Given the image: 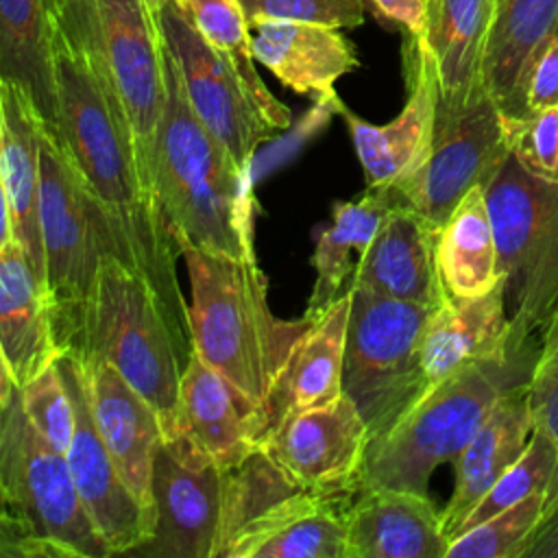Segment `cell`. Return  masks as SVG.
Here are the masks:
<instances>
[{
	"instance_id": "6da1fadb",
	"label": "cell",
	"mask_w": 558,
	"mask_h": 558,
	"mask_svg": "<svg viewBox=\"0 0 558 558\" xmlns=\"http://www.w3.org/2000/svg\"><path fill=\"white\" fill-rule=\"evenodd\" d=\"M52 65L57 135L100 211L113 255L159 294L183 351L192 353L187 301L177 279L181 251L148 192L129 120L100 50L87 0H54Z\"/></svg>"
},
{
	"instance_id": "7a4b0ae2",
	"label": "cell",
	"mask_w": 558,
	"mask_h": 558,
	"mask_svg": "<svg viewBox=\"0 0 558 558\" xmlns=\"http://www.w3.org/2000/svg\"><path fill=\"white\" fill-rule=\"evenodd\" d=\"M163 48V111L157 135L155 196L183 248L255 257L251 170L203 124L190 105L172 52Z\"/></svg>"
},
{
	"instance_id": "3957f363",
	"label": "cell",
	"mask_w": 558,
	"mask_h": 558,
	"mask_svg": "<svg viewBox=\"0 0 558 558\" xmlns=\"http://www.w3.org/2000/svg\"><path fill=\"white\" fill-rule=\"evenodd\" d=\"M181 257L190 279L192 351L238 392L253 414L259 440L270 384L312 316L286 320L272 314L268 279L257 257H233L209 248H183Z\"/></svg>"
},
{
	"instance_id": "277c9868",
	"label": "cell",
	"mask_w": 558,
	"mask_h": 558,
	"mask_svg": "<svg viewBox=\"0 0 558 558\" xmlns=\"http://www.w3.org/2000/svg\"><path fill=\"white\" fill-rule=\"evenodd\" d=\"M538 340L473 362L429 386L395 425L366 445L357 490L403 488L427 493L436 466L453 462L495 403L530 384Z\"/></svg>"
},
{
	"instance_id": "5b68a950",
	"label": "cell",
	"mask_w": 558,
	"mask_h": 558,
	"mask_svg": "<svg viewBox=\"0 0 558 558\" xmlns=\"http://www.w3.org/2000/svg\"><path fill=\"white\" fill-rule=\"evenodd\" d=\"M63 353L111 364L157 410L168 432L187 353L155 288L118 255H102Z\"/></svg>"
},
{
	"instance_id": "8992f818",
	"label": "cell",
	"mask_w": 558,
	"mask_h": 558,
	"mask_svg": "<svg viewBox=\"0 0 558 558\" xmlns=\"http://www.w3.org/2000/svg\"><path fill=\"white\" fill-rule=\"evenodd\" d=\"M349 504L299 486L257 447L225 473L216 558H347Z\"/></svg>"
},
{
	"instance_id": "52a82bcc",
	"label": "cell",
	"mask_w": 558,
	"mask_h": 558,
	"mask_svg": "<svg viewBox=\"0 0 558 558\" xmlns=\"http://www.w3.org/2000/svg\"><path fill=\"white\" fill-rule=\"evenodd\" d=\"M510 338L538 340L558 307V183L506 157L484 185Z\"/></svg>"
},
{
	"instance_id": "ba28073f",
	"label": "cell",
	"mask_w": 558,
	"mask_h": 558,
	"mask_svg": "<svg viewBox=\"0 0 558 558\" xmlns=\"http://www.w3.org/2000/svg\"><path fill=\"white\" fill-rule=\"evenodd\" d=\"M349 294L342 390L375 438L427 390L421 342L434 307L355 286H349Z\"/></svg>"
},
{
	"instance_id": "9c48e42d",
	"label": "cell",
	"mask_w": 558,
	"mask_h": 558,
	"mask_svg": "<svg viewBox=\"0 0 558 558\" xmlns=\"http://www.w3.org/2000/svg\"><path fill=\"white\" fill-rule=\"evenodd\" d=\"M0 499L50 558L109 556L74 488L65 453L33 429L20 388L0 410Z\"/></svg>"
},
{
	"instance_id": "30bf717a",
	"label": "cell",
	"mask_w": 558,
	"mask_h": 558,
	"mask_svg": "<svg viewBox=\"0 0 558 558\" xmlns=\"http://www.w3.org/2000/svg\"><path fill=\"white\" fill-rule=\"evenodd\" d=\"M39 233L59 347L63 351L105 253H113L100 211L87 194L57 131L39 135Z\"/></svg>"
},
{
	"instance_id": "8fae6325",
	"label": "cell",
	"mask_w": 558,
	"mask_h": 558,
	"mask_svg": "<svg viewBox=\"0 0 558 558\" xmlns=\"http://www.w3.org/2000/svg\"><path fill=\"white\" fill-rule=\"evenodd\" d=\"M506 157L504 113L484 83L462 98H442L438 92L429 157L405 187L392 190L395 198L438 231L462 196L486 185Z\"/></svg>"
},
{
	"instance_id": "7c38bea8",
	"label": "cell",
	"mask_w": 558,
	"mask_h": 558,
	"mask_svg": "<svg viewBox=\"0 0 558 558\" xmlns=\"http://www.w3.org/2000/svg\"><path fill=\"white\" fill-rule=\"evenodd\" d=\"M87 4L131 126L142 179L155 196L157 135L163 111V48L157 15L146 0H87Z\"/></svg>"
},
{
	"instance_id": "4fadbf2b",
	"label": "cell",
	"mask_w": 558,
	"mask_h": 558,
	"mask_svg": "<svg viewBox=\"0 0 558 558\" xmlns=\"http://www.w3.org/2000/svg\"><path fill=\"white\" fill-rule=\"evenodd\" d=\"M368 427L347 392L281 418L262 447L299 486L351 501L368 445Z\"/></svg>"
},
{
	"instance_id": "5bb4252c",
	"label": "cell",
	"mask_w": 558,
	"mask_h": 558,
	"mask_svg": "<svg viewBox=\"0 0 558 558\" xmlns=\"http://www.w3.org/2000/svg\"><path fill=\"white\" fill-rule=\"evenodd\" d=\"M157 24L181 72L192 109L235 161L251 170L253 153L275 131L264 124L238 76L205 41L177 0H168L161 7Z\"/></svg>"
},
{
	"instance_id": "9a60e30c",
	"label": "cell",
	"mask_w": 558,
	"mask_h": 558,
	"mask_svg": "<svg viewBox=\"0 0 558 558\" xmlns=\"http://www.w3.org/2000/svg\"><path fill=\"white\" fill-rule=\"evenodd\" d=\"M74 401V434L65 449L74 488L109 556H129L155 530V519L122 480L87 405V395L72 355L59 360Z\"/></svg>"
},
{
	"instance_id": "2e32d148",
	"label": "cell",
	"mask_w": 558,
	"mask_h": 558,
	"mask_svg": "<svg viewBox=\"0 0 558 558\" xmlns=\"http://www.w3.org/2000/svg\"><path fill=\"white\" fill-rule=\"evenodd\" d=\"M403 61L408 100L395 120L371 124L349 111L340 98L333 105V111H338L349 126L366 187L401 190L429 157L438 100L436 65L416 35H410L403 48Z\"/></svg>"
},
{
	"instance_id": "e0dca14e",
	"label": "cell",
	"mask_w": 558,
	"mask_h": 558,
	"mask_svg": "<svg viewBox=\"0 0 558 558\" xmlns=\"http://www.w3.org/2000/svg\"><path fill=\"white\" fill-rule=\"evenodd\" d=\"M153 536L129 556L216 558L225 471L192 462L166 442L153 469Z\"/></svg>"
},
{
	"instance_id": "ac0fdd59",
	"label": "cell",
	"mask_w": 558,
	"mask_h": 558,
	"mask_svg": "<svg viewBox=\"0 0 558 558\" xmlns=\"http://www.w3.org/2000/svg\"><path fill=\"white\" fill-rule=\"evenodd\" d=\"M163 442L179 456L225 473L257 449L253 414L238 392L194 351L183 366L174 416Z\"/></svg>"
},
{
	"instance_id": "d6986e66",
	"label": "cell",
	"mask_w": 558,
	"mask_h": 558,
	"mask_svg": "<svg viewBox=\"0 0 558 558\" xmlns=\"http://www.w3.org/2000/svg\"><path fill=\"white\" fill-rule=\"evenodd\" d=\"M74 362L109 456L131 493L153 514V469L166 440L157 410L111 364L94 357H74Z\"/></svg>"
},
{
	"instance_id": "ffe728a7",
	"label": "cell",
	"mask_w": 558,
	"mask_h": 558,
	"mask_svg": "<svg viewBox=\"0 0 558 558\" xmlns=\"http://www.w3.org/2000/svg\"><path fill=\"white\" fill-rule=\"evenodd\" d=\"M344 519L347 558H445L449 547L440 510L425 493L364 488Z\"/></svg>"
},
{
	"instance_id": "44dd1931",
	"label": "cell",
	"mask_w": 558,
	"mask_h": 558,
	"mask_svg": "<svg viewBox=\"0 0 558 558\" xmlns=\"http://www.w3.org/2000/svg\"><path fill=\"white\" fill-rule=\"evenodd\" d=\"M436 233L416 209L395 203L357 262L351 286L436 307L447 299L436 268Z\"/></svg>"
},
{
	"instance_id": "7402d4cb",
	"label": "cell",
	"mask_w": 558,
	"mask_h": 558,
	"mask_svg": "<svg viewBox=\"0 0 558 558\" xmlns=\"http://www.w3.org/2000/svg\"><path fill=\"white\" fill-rule=\"evenodd\" d=\"M349 307L351 294L347 290L325 312L314 316L299 336L266 395L259 440L288 414L327 403L344 392L342 366Z\"/></svg>"
},
{
	"instance_id": "603a6c76",
	"label": "cell",
	"mask_w": 558,
	"mask_h": 558,
	"mask_svg": "<svg viewBox=\"0 0 558 558\" xmlns=\"http://www.w3.org/2000/svg\"><path fill=\"white\" fill-rule=\"evenodd\" d=\"M248 28L255 61L281 85L318 102L338 100L336 81L357 68L355 48L340 28L294 20H253Z\"/></svg>"
},
{
	"instance_id": "cb8c5ba5",
	"label": "cell",
	"mask_w": 558,
	"mask_h": 558,
	"mask_svg": "<svg viewBox=\"0 0 558 558\" xmlns=\"http://www.w3.org/2000/svg\"><path fill=\"white\" fill-rule=\"evenodd\" d=\"M0 351L17 388L63 355L48 288L17 242L0 251Z\"/></svg>"
},
{
	"instance_id": "d4e9b609",
	"label": "cell",
	"mask_w": 558,
	"mask_h": 558,
	"mask_svg": "<svg viewBox=\"0 0 558 558\" xmlns=\"http://www.w3.org/2000/svg\"><path fill=\"white\" fill-rule=\"evenodd\" d=\"M510 331L501 281L482 296H447L432 310L421 342L425 386L429 388L473 362L501 355L510 347H517Z\"/></svg>"
},
{
	"instance_id": "484cf974",
	"label": "cell",
	"mask_w": 558,
	"mask_h": 558,
	"mask_svg": "<svg viewBox=\"0 0 558 558\" xmlns=\"http://www.w3.org/2000/svg\"><path fill=\"white\" fill-rule=\"evenodd\" d=\"M534 432L527 386L504 395L482 427L453 460L456 480L447 506L440 510L442 530L451 543L464 517L488 493V488L525 451Z\"/></svg>"
},
{
	"instance_id": "4316f807",
	"label": "cell",
	"mask_w": 558,
	"mask_h": 558,
	"mask_svg": "<svg viewBox=\"0 0 558 558\" xmlns=\"http://www.w3.org/2000/svg\"><path fill=\"white\" fill-rule=\"evenodd\" d=\"M558 33V0H501L488 28L482 83L508 118L527 113L530 70Z\"/></svg>"
},
{
	"instance_id": "83f0119b",
	"label": "cell",
	"mask_w": 558,
	"mask_h": 558,
	"mask_svg": "<svg viewBox=\"0 0 558 558\" xmlns=\"http://www.w3.org/2000/svg\"><path fill=\"white\" fill-rule=\"evenodd\" d=\"M46 120L33 100L0 78V170L11 209L13 242L44 279L39 233V135Z\"/></svg>"
},
{
	"instance_id": "f1b7e54d",
	"label": "cell",
	"mask_w": 558,
	"mask_h": 558,
	"mask_svg": "<svg viewBox=\"0 0 558 558\" xmlns=\"http://www.w3.org/2000/svg\"><path fill=\"white\" fill-rule=\"evenodd\" d=\"M395 203L390 187H366L355 201L333 203L331 222L316 231L312 253L316 279L305 307L307 316H318L349 290L357 262Z\"/></svg>"
},
{
	"instance_id": "f546056e",
	"label": "cell",
	"mask_w": 558,
	"mask_h": 558,
	"mask_svg": "<svg viewBox=\"0 0 558 558\" xmlns=\"http://www.w3.org/2000/svg\"><path fill=\"white\" fill-rule=\"evenodd\" d=\"M497 0H427L421 44L434 59L442 98H462L482 83V57Z\"/></svg>"
},
{
	"instance_id": "4dcf8cb0",
	"label": "cell",
	"mask_w": 558,
	"mask_h": 558,
	"mask_svg": "<svg viewBox=\"0 0 558 558\" xmlns=\"http://www.w3.org/2000/svg\"><path fill=\"white\" fill-rule=\"evenodd\" d=\"M52 4L54 0H0V78L20 87L46 124L57 129Z\"/></svg>"
},
{
	"instance_id": "1f68e13d",
	"label": "cell",
	"mask_w": 558,
	"mask_h": 558,
	"mask_svg": "<svg viewBox=\"0 0 558 558\" xmlns=\"http://www.w3.org/2000/svg\"><path fill=\"white\" fill-rule=\"evenodd\" d=\"M436 268L449 299L482 296L501 281L484 185L471 187L438 229Z\"/></svg>"
},
{
	"instance_id": "d6a6232c",
	"label": "cell",
	"mask_w": 558,
	"mask_h": 558,
	"mask_svg": "<svg viewBox=\"0 0 558 558\" xmlns=\"http://www.w3.org/2000/svg\"><path fill=\"white\" fill-rule=\"evenodd\" d=\"M205 41L220 54L248 94L257 116L272 131L288 129L292 122L290 109L266 87L257 72V61L251 44V28L240 7V0H177Z\"/></svg>"
},
{
	"instance_id": "836d02e7",
	"label": "cell",
	"mask_w": 558,
	"mask_h": 558,
	"mask_svg": "<svg viewBox=\"0 0 558 558\" xmlns=\"http://www.w3.org/2000/svg\"><path fill=\"white\" fill-rule=\"evenodd\" d=\"M549 510V493L536 490L514 506L458 534L445 558H517Z\"/></svg>"
},
{
	"instance_id": "e575fe53",
	"label": "cell",
	"mask_w": 558,
	"mask_h": 558,
	"mask_svg": "<svg viewBox=\"0 0 558 558\" xmlns=\"http://www.w3.org/2000/svg\"><path fill=\"white\" fill-rule=\"evenodd\" d=\"M59 360L20 386V399L33 429L65 453L74 434V401Z\"/></svg>"
},
{
	"instance_id": "d590c367",
	"label": "cell",
	"mask_w": 558,
	"mask_h": 558,
	"mask_svg": "<svg viewBox=\"0 0 558 558\" xmlns=\"http://www.w3.org/2000/svg\"><path fill=\"white\" fill-rule=\"evenodd\" d=\"M506 150L532 177L558 183V105L527 111L517 118L504 116Z\"/></svg>"
},
{
	"instance_id": "8d00e7d4",
	"label": "cell",
	"mask_w": 558,
	"mask_h": 558,
	"mask_svg": "<svg viewBox=\"0 0 558 558\" xmlns=\"http://www.w3.org/2000/svg\"><path fill=\"white\" fill-rule=\"evenodd\" d=\"M246 22L294 20L333 28H355L364 22V0H240Z\"/></svg>"
},
{
	"instance_id": "74e56055",
	"label": "cell",
	"mask_w": 558,
	"mask_h": 558,
	"mask_svg": "<svg viewBox=\"0 0 558 558\" xmlns=\"http://www.w3.org/2000/svg\"><path fill=\"white\" fill-rule=\"evenodd\" d=\"M534 429L543 432L558 449V349L538 355L527 384Z\"/></svg>"
},
{
	"instance_id": "f35d334b",
	"label": "cell",
	"mask_w": 558,
	"mask_h": 558,
	"mask_svg": "<svg viewBox=\"0 0 558 558\" xmlns=\"http://www.w3.org/2000/svg\"><path fill=\"white\" fill-rule=\"evenodd\" d=\"M558 105V33L543 46L536 57L527 89H525V107L527 111H538L545 107Z\"/></svg>"
},
{
	"instance_id": "ab89813d",
	"label": "cell",
	"mask_w": 558,
	"mask_h": 558,
	"mask_svg": "<svg viewBox=\"0 0 558 558\" xmlns=\"http://www.w3.org/2000/svg\"><path fill=\"white\" fill-rule=\"evenodd\" d=\"M0 558H50L28 525L0 499Z\"/></svg>"
},
{
	"instance_id": "60d3db41",
	"label": "cell",
	"mask_w": 558,
	"mask_h": 558,
	"mask_svg": "<svg viewBox=\"0 0 558 558\" xmlns=\"http://www.w3.org/2000/svg\"><path fill=\"white\" fill-rule=\"evenodd\" d=\"M379 17L403 26L410 35H421L425 28L427 0H364Z\"/></svg>"
},
{
	"instance_id": "b9f144b4",
	"label": "cell",
	"mask_w": 558,
	"mask_h": 558,
	"mask_svg": "<svg viewBox=\"0 0 558 558\" xmlns=\"http://www.w3.org/2000/svg\"><path fill=\"white\" fill-rule=\"evenodd\" d=\"M517 558H558V504H554Z\"/></svg>"
},
{
	"instance_id": "7bdbcfd3",
	"label": "cell",
	"mask_w": 558,
	"mask_h": 558,
	"mask_svg": "<svg viewBox=\"0 0 558 558\" xmlns=\"http://www.w3.org/2000/svg\"><path fill=\"white\" fill-rule=\"evenodd\" d=\"M13 242V227H11V209H9V198L4 190V179L0 170V251Z\"/></svg>"
},
{
	"instance_id": "ee69618b",
	"label": "cell",
	"mask_w": 558,
	"mask_h": 558,
	"mask_svg": "<svg viewBox=\"0 0 558 558\" xmlns=\"http://www.w3.org/2000/svg\"><path fill=\"white\" fill-rule=\"evenodd\" d=\"M558 349V307L554 310V314L549 316L547 325L543 327L541 336H538V355L551 353Z\"/></svg>"
},
{
	"instance_id": "f6af8a7d",
	"label": "cell",
	"mask_w": 558,
	"mask_h": 558,
	"mask_svg": "<svg viewBox=\"0 0 558 558\" xmlns=\"http://www.w3.org/2000/svg\"><path fill=\"white\" fill-rule=\"evenodd\" d=\"M15 390H17V384H15V379H13L11 371H9V364H7V360H4V355L0 351V410L11 401Z\"/></svg>"
},
{
	"instance_id": "bcb514c9",
	"label": "cell",
	"mask_w": 558,
	"mask_h": 558,
	"mask_svg": "<svg viewBox=\"0 0 558 558\" xmlns=\"http://www.w3.org/2000/svg\"><path fill=\"white\" fill-rule=\"evenodd\" d=\"M148 2V7H150V11L157 15L159 11H161V7L168 2V0H146Z\"/></svg>"
},
{
	"instance_id": "7dc6e473",
	"label": "cell",
	"mask_w": 558,
	"mask_h": 558,
	"mask_svg": "<svg viewBox=\"0 0 558 558\" xmlns=\"http://www.w3.org/2000/svg\"><path fill=\"white\" fill-rule=\"evenodd\" d=\"M499 2H501V0H497V4H499Z\"/></svg>"
}]
</instances>
